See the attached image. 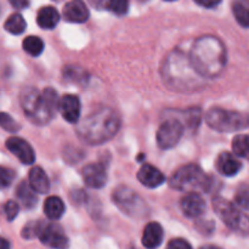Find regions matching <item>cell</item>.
I'll return each mask as SVG.
<instances>
[{"mask_svg":"<svg viewBox=\"0 0 249 249\" xmlns=\"http://www.w3.org/2000/svg\"><path fill=\"white\" fill-rule=\"evenodd\" d=\"M192 66L201 77L215 78L223 73L228 61V53L223 41L218 36H199L190 51Z\"/></svg>","mask_w":249,"mask_h":249,"instance_id":"6da1fadb","label":"cell"},{"mask_svg":"<svg viewBox=\"0 0 249 249\" xmlns=\"http://www.w3.org/2000/svg\"><path fill=\"white\" fill-rule=\"evenodd\" d=\"M162 77L165 85L175 91H195L203 87V77L196 72L190 56L180 50L172 51L165 57Z\"/></svg>","mask_w":249,"mask_h":249,"instance_id":"7a4b0ae2","label":"cell"},{"mask_svg":"<svg viewBox=\"0 0 249 249\" xmlns=\"http://www.w3.org/2000/svg\"><path fill=\"white\" fill-rule=\"evenodd\" d=\"M121 129V117L114 109L102 107L83 119L77 126V134L85 143L100 145L111 140Z\"/></svg>","mask_w":249,"mask_h":249,"instance_id":"3957f363","label":"cell"},{"mask_svg":"<svg viewBox=\"0 0 249 249\" xmlns=\"http://www.w3.org/2000/svg\"><path fill=\"white\" fill-rule=\"evenodd\" d=\"M22 109L27 118L36 125L49 123L58 109L60 99L53 88L39 91L36 88H26L19 96Z\"/></svg>","mask_w":249,"mask_h":249,"instance_id":"277c9868","label":"cell"},{"mask_svg":"<svg viewBox=\"0 0 249 249\" xmlns=\"http://www.w3.org/2000/svg\"><path fill=\"white\" fill-rule=\"evenodd\" d=\"M172 189L178 191H209L212 187L211 178L196 164H187L179 168L169 180Z\"/></svg>","mask_w":249,"mask_h":249,"instance_id":"5b68a950","label":"cell"},{"mask_svg":"<svg viewBox=\"0 0 249 249\" xmlns=\"http://www.w3.org/2000/svg\"><path fill=\"white\" fill-rule=\"evenodd\" d=\"M213 208L219 218L231 230L247 235L249 233V218L242 213L235 204L223 197H214Z\"/></svg>","mask_w":249,"mask_h":249,"instance_id":"8992f818","label":"cell"},{"mask_svg":"<svg viewBox=\"0 0 249 249\" xmlns=\"http://www.w3.org/2000/svg\"><path fill=\"white\" fill-rule=\"evenodd\" d=\"M206 122L209 128L219 133H233L242 130L248 123L243 114L223 108L209 109L206 116Z\"/></svg>","mask_w":249,"mask_h":249,"instance_id":"52a82bcc","label":"cell"},{"mask_svg":"<svg viewBox=\"0 0 249 249\" xmlns=\"http://www.w3.org/2000/svg\"><path fill=\"white\" fill-rule=\"evenodd\" d=\"M113 202L126 215L133 218H143L147 214V206L145 201L129 187H118L112 195Z\"/></svg>","mask_w":249,"mask_h":249,"instance_id":"ba28073f","label":"cell"},{"mask_svg":"<svg viewBox=\"0 0 249 249\" xmlns=\"http://www.w3.org/2000/svg\"><path fill=\"white\" fill-rule=\"evenodd\" d=\"M184 134V125L178 119H167L160 124L157 130V143L162 150H170L175 147L181 140Z\"/></svg>","mask_w":249,"mask_h":249,"instance_id":"9c48e42d","label":"cell"},{"mask_svg":"<svg viewBox=\"0 0 249 249\" xmlns=\"http://www.w3.org/2000/svg\"><path fill=\"white\" fill-rule=\"evenodd\" d=\"M38 238L44 246L53 249H67L70 246L65 231L57 224L41 223Z\"/></svg>","mask_w":249,"mask_h":249,"instance_id":"30bf717a","label":"cell"},{"mask_svg":"<svg viewBox=\"0 0 249 249\" xmlns=\"http://www.w3.org/2000/svg\"><path fill=\"white\" fill-rule=\"evenodd\" d=\"M6 148L17 157V160L21 163L27 165H31L36 162V153L32 146L27 142L26 140L17 136H12V138L6 140Z\"/></svg>","mask_w":249,"mask_h":249,"instance_id":"8fae6325","label":"cell"},{"mask_svg":"<svg viewBox=\"0 0 249 249\" xmlns=\"http://www.w3.org/2000/svg\"><path fill=\"white\" fill-rule=\"evenodd\" d=\"M58 111H60L63 119L67 121L68 123H77L79 121L80 111H82L79 97L72 94L62 96L60 99V104H58Z\"/></svg>","mask_w":249,"mask_h":249,"instance_id":"7c38bea8","label":"cell"},{"mask_svg":"<svg viewBox=\"0 0 249 249\" xmlns=\"http://www.w3.org/2000/svg\"><path fill=\"white\" fill-rule=\"evenodd\" d=\"M82 177L85 185L90 189H101L107 181V173L104 165L91 163L83 168Z\"/></svg>","mask_w":249,"mask_h":249,"instance_id":"4fadbf2b","label":"cell"},{"mask_svg":"<svg viewBox=\"0 0 249 249\" xmlns=\"http://www.w3.org/2000/svg\"><path fill=\"white\" fill-rule=\"evenodd\" d=\"M180 208L187 218H199L206 212V201L196 192H190L181 198Z\"/></svg>","mask_w":249,"mask_h":249,"instance_id":"5bb4252c","label":"cell"},{"mask_svg":"<svg viewBox=\"0 0 249 249\" xmlns=\"http://www.w3.org/2000/svg\"><path fill=\"white\" fill-rule=\"evenodd\" d=\"M63 17L71 23H84L89 18V10L83 1L73 0L63 7Z\"/></svg>","mask_w":249,"mask_h":249,"instance_id":"9a60e30c","label":"cell"},{"mask_svg":"<svg viewBox=\"0 0 249 249\" xmlns=\"http://www.w3.org/2000/svg\"><path fill=\"white\" fill-rule=\"evenodd\" d=\"M138 179L143 186L155 189L164 182L165 178L160 169L151 164H143L138 172Z\"/></svg>","mask_w":249,"mask_h":249,"instance_id":"2e32d148","label":"cell"},{"mask_svg":"<svg viewBox=\"0 0 249 249\" xmlns=\"http://www.w3.org/2000/svg\"><path fill=\"white\" fill-rule=\"evenodd\" d=\"M216 168L219 173L225 177H235L242 169V163L232 153L223 152L216 160Z\"/></svg>","mask_w":249,"mask_h":249,"instance_id":"e0dca14e","label":"cell"},{"mask_svg":"<svg viewBox=\"0 0 249 249\" xmlns=\"http://www.w3.org/2000/svg\"><path fill=\"white\" fill-rule=\"evenodd\" d=\"M164 232L160 224L148 223L143 229L142 233V245L147 249H156L160 247L163 242Z\"/></svg>","mask_w":249,"mask_h":249,"instance_id":"ac0fdd59","label":"cell"},{"mask_svg":"<svg viewBox=\"0 0 249 249\" xmlns=\"http://www.w3.org/2000/svg\"><path fill=\"white\" fill-rule=\"evenodd\" d=\"M28 184L36 194L46 195L50 190V181L43 168L33 167L29 172Z\"/></svg>","mask_w":249,"mask_h":249,"instance_id":"d6986e66","label":"cell"},{"mask_svg":"<svg viewBox=\"0 0 249 249\" xmlns=\"http://www.w3.org/2000/svg\"><path fill=\"white\" fill-rule=\"evenodd\" d=\"M60 22V14L53 6H44L36 15V23L43 29H53Z\"/></svg>","mask_w":249,"mask_h":249,"instance_id":"ffe728a7","label":"cell"},{"mask_svg":"<svg viewBox=\"0 0 249 249\" xmlns=\"http://www.w3.org/2000/svg\"><path fill=\"white\" fill-rule=\"evenodd\" d=\"M66 207L60 197L50 196L44 202V213L50 220H58L65 214Z\"/></svg>","mask_w":249,"mask_h":249,"instance_id":"44dd1931","label":"cell"},{"mask_svg":"<svg viewBox=\"0 0 249 249\" xmlns=\"http://www.w3.org/2000/svg\"><path fill=\"white\" fill-rule=\"evenodd\" d=\"M16 196L18 198L19 203L27 209L34 208L38 202V197H36V192L31 187V185L26 181H22L21 184L17 186L16 190Z\"/></svg>","mask_w":249,"mask_h":249,"instance_id":"7402d4cb","label":"cell"},{"mask_svg":"<svg viewBox=\"0 0 249 249\" xmlns=\"http://www.w3.org/2000/svg\"><path fill=\"white\" fill-rule=\"evenodd\" d=\"M27 23L24 21L23 16L21 14H12L11 16L7 17V19L4 23V28L6 29L9 33L18 36L26 31Z\"/></svg>","mask_w":249,"mask_h":249,"instance_id":"603a6c76","label":"cell"},{"mask_svg":"<svg viewBox=\"0 0 249 249\" xmlns=\"http://www.w3.org/2000/svg\"><path fill=\"white\" fill-rule=\"evenodd\" d=\"M232 12L240 26L249 28V1H235Z\"/></svg>","mask_w":249,"mask_h":249,"instance_id":"cb8c5ba5","label":"cell"},{"mask_svg":"<svg viewBox=\"0 0 249 249\" xmlns=\"http://www.w3.org/2000/svg\"><path fill=\"white\" fill-rule=\"evenodd\" d=\"M233 155L249 162V135H237L232 140Z\"/></svg>","mask_w":249,"mask_h":249,"instance_id":"d4e9b609","label":"cell"},{"mask_svg":"<svg viewBox=\"0 0 249 249\" xmlns=\"http://www.w3.org/2000/svg\"><path fill=\"white\" fill-rule=\"evenodd\" d=\"M22 48H23V50L26 51L28 55L33 56V57H36V56H39L44 51V41L41 40L39 36H27V38L23 40Z\"/></svg>","mask_w":249,"mask_h":249,"instance_id":"484cf974","label":"cell"},{"mask_svg":"<svg viewBox=\"0 0 249 249\" xmlns=\"http://www.w3.org/2000/svg\"><path fill=\"white\" fill-rule=\"evenodd\" d=\"M63 77L66 80L73 83H82L88 79V73L80 67H75V66H68L63 71Z\"/></svg>","mask_w":249,"mask_h":249,"instance_id":"4316f807","label":"cell"},{"mask_svg":"<svg viewBox=\"0 0 249 249\" xmlns=\"http://www.w3.org/2000/svg\"><path fill=\"white\" fill-rule=\"evenodd\" d=\"M0 126L9 133H17L21 129L19 124L5 112H0Z\"/></svg>","mask_w":249,"mask_h":249,"instance_id":"83f0119b","label":"cell"},{"mask_svg":"<svg viewBox=\"0 0 249 249\" xmlns=\"http://www.w3.org/2000/svg\"><path fill=\"white\" fill-rule=\"evenodd\" d=\"M105 6L107 7V10L113 12L117 16H123V15L128 12L129 2L125 1V0H112V1L106 2Z\"/></svg>","mask_w":249,"mask_h":249,"instance_id":"f1b7e54d","label":"cell"},{"mask_svg":"<svg viewBox=\"0 0 249 249\" xmlns=\"http://www.w3.org/2000/svg\"><path fill=\"white\" fill-rule=\"evenodd\" d=\"M235 202L237 207L243 209H249V185H242L236 191Z\"/></svg>","mask_w":249,"mask_h":249,"instance_id":"f546056e","label":"cell"},{"mask_svg":"<svg viewBox=\"0 0 249 249\" xmlns=\"http://www.w3.org/2000/svg\"><path fill=\"white\" fill-rule=\"evenodd\" d=\"M43 221H31L27 224L22 230V237L26 240H32V238L38 237L39 231H40V226Z\"/></svg>","mask_w":249,"mask_h":249,"instance_id":"4dcf8cb0","label":"cell"},{"mask_svg":"<svg viewBox=\"0 0 249 249\" xmlns=\"http://www.w3.org/2000/svg\"><path fill=\"white\" fill-rule=\"evenodd\" d=\"M15 179V172L10 168L0 167V190L6 189Z\"/></svg>","mask_w":249,"mask_h":249,"instance_id":"1f68e13d","label":"cell"},{"mask_svg":"<svg viewBox=\"0 0 249 249\" xmlns=\"http://www.w3.org/2000/svg\"><path fill=\"white\" fill-rule=\"evenodd\" d=\"M4 212L7 220L12 221L14 219H16L17 214H18L19 204L15 201H7L4 206Z\"/></svg>","mask_w":249,"mask_h":249,"instance_id":"d6a6232c","label":"cell"},{"mask_svg":"<svg viewBox=\"0 0 249 249\" xmlns=\"http://www.w3.org/2000/svg\"><path fill=\"white\" fill-rule=\"evenodd\" d=\"M187 122H189L190 128H197L201 121V109L198 108H192L190 109L187 113Z\"/></svg>","mask_w":249,"mask_h":249,"instance_id":"836d02e7","label":"cell"},{"mask_svg":"<svg viewBox=\"0 0 249 249\" xmlns=\"http://www.w3.org/2000/svg\"><path fill=\"white\" fill-rule=\"evenodd\" d=\"M167 249H192V247L184 238H174L168 243Z\"/></svg>","mask_w":249,"mask_h":249,"instance_id":"e575fe53","label":"cell"},{"mask_svg":"<svg viewBox=\"0 0 249 249\" xmlns=\"http://www.w3.org/2000/svg\"><path fill=\"white\" fill-rule=\"evenodd\" d=\"M196 2L199 5V6L209 7V9H212V7L218 6V5L220 4V1H214V0H211V1H207V0H203V1H196Z\"/></svg>","mask_w":249,"mask_h":249,"instance_id":"d590c367","label":"cell"},{"mask_svg":"<svg viewBox=\"0 0 249 249\" xmlns=\"http://www.w3.org/2000/svg\"><path fill=\"white\" fill-rule=\"evenodd\" d=\"M10 2H11L12 6L16 7V9H18V10L23 9V7H27L29 5L28 1H17V0H12V1H10Z\"/></svg>","mask_w":249,"mask_h":249,"instance_id":"8d00e7d4","label":"cell"},{"mask_svg":"<svg viewBox=\"0 0 249 249\" xmlns=\"http://www.w3.org/2000/svg\"><path fill=\"white\" fill-rule=\"evenodd\" d=\"M10 242L4 237H0V249H10Z\"/></svg>","mask_w":249,"mask_h":249,"instance_id":"74e56055","label":"cell"},{"mask_svg":"<svg viewBox=\"0 0 249 249\" xmlns=\"http://www.w3.org/2000/svg\"><path fill=\"white\" fill-rule=\"evenodd\" d=\"M199 249H221L220 247H218V246H212V245H208V246H203V247H201Z\"/></svg>","mask_w":249,"mask_h":249,"instance_id":"f35d334b","label":"cell"},{"mask_svg":"<svg viewBox=\"0 0 249 249\" xmlns=\"http://www.w3.org/2000/svg\"><path fill=\"white\" fill-rule=\"evenodd\" d=\"M130 249H136V248H130Z\"/></svg>","mask_w":249,"mask_h":249,"instance_id":"ab89813d","label":"cell"},{"mask_svg":"<svg viewBox=\"0 0 249 249\" xmlns=\"http://www.w3.org/2000/svg\"><path fill=\"white\" fill-rule=\"evenodd\" d=\"M248 123H249V121H248Z\"/></svg>","mask_w":249,"mask_h":249,"instance_id":"60d3db41","label":"cell"}]
</instances>
